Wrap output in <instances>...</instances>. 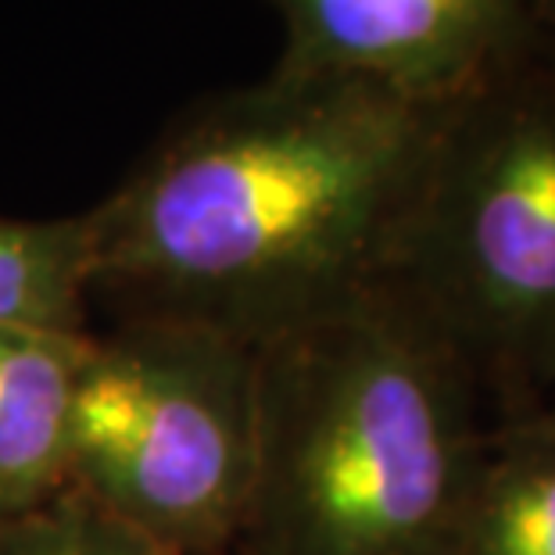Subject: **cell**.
<instances>
[{
    "mask_svg": "<svg viewBox=\"0 0 555 555\" xmlns=\"http://www.w3.org/2000/svg\"><path fill=\"white\" fill-rule=\"evenodd\" d=\"M444 108L273 68L191 104L87 208L93 298L244 345L387 276Z\"/></svg>",
    "mask_w": 555,
    "mask_h": 555,
    "instance_id": "6da1fadb",
    "label": "cell"
},
{
    "mask_svg": "<svg viewBox=\"0 0 555 555\" xmlns=\"http://www.w3.org/2000/svg\"><path fill=\"white\" fill-rule=\"evenodd\" d=\"M391 283L258 345L255 469L230 555H455L491 427Z\"/></svg>",
    "mask_w": 555,
    "mask_h": 555,
    "instance_id": "7a4b0ae2",
    "label": "cell"
},
{
    "mask_svg": "<svg viewBox=\"0 0 555 555\" xmlns=\"http://www.w3.org/2000/svg\"><path fill=\"white\" fill-rule=\"evenodd\" d=\"M384 283L474 376L494 423L555 395V57L448 104Z\"/></svg>",
    "mask_w": 555,
    "mask_h": 555,
    "instance_id": "3957f363",
    "label": "cell"
},
{
    "mask_svg": "<svg viewBox=\"0 0 555 555\" xmlns=\"http://www.w3.org/2000/svg\"><path fill=\"white\" fill-rule=\"evenodd\" d=\"M258 348L180 319L87 340L65 488L180 555H230L255 469Z\"/></svg>",
    "mask_w": 555,
    "mask_h": 555,
    "instance_id": "277c9868",
    "label": "cell"
},
{
    "mask_svg": "<svg viewBox=\"0 0 555 555\" xmlns=\"http://www.w3.org/2000/svg\"><path fill=\"white\" fill-rule=\"evenodd\" d=\"M283 22L276 68L351 79L448 108L545 54L541 0H269Z\"/></svg>",
    "mask_w": 555,
    "mask_h": 555,
    "instance_id": "5b68a950",
    "label": "cell"
},
{
    "mask_svg": "<svg viewBox=\"0 0 555 555\" xmlns=\"http://www.w3.org/2000/svg\"><path fill=\"white\" fill-rule=\"evenodd\" d=\"M90 334H0V519L65 488L68 412Z\"/></svg>",
    "mask_w": 555,
    "mask_h": 555,
    "instance_id": "8992f818",
    "label": "cell"
},
{
    "mask_svg": "<svg viewBox=\"0 0 555 555\" xmlns=\"http://www.w3.org/2000/svg\"><path fill=\"white\" fill-rule=\"evenodd\" d=\"M93 298L90 211L0 216V334H87Z\"/></svg>",
    "mask_w": 555,
    "mask_h": 555,
    "instance_id": "52a82bcc",
    "label": "cell"
},
{
    "mask_svg": "<svg viewBox=\"0 0 555 555\" xmlns=\"http://www.w3.org/2000/svg\"><path fill=\"white\" fill-rule=\"evenodd\" d=\"M455 555H555V437L494 423Z\"/></svg>",
    "mask_w": 555,
    "mask_h": 555,
    "instance_id": "ba28073f",
    "label": "cell"
},
{
    "mask_svg": "<svg viewBox=\"0 0 555 555\" xmlns=\"http://www.w3.org/2000/svg\"><path fill=\"white\" fill-rule=\"evenodd\" d=\"M0 555H180L73 488L0 519Z\"/></svg>",
    "mask_w": 555,
    "mask_h": 555,
    "instance_id": "9c48e42d",
    "label": "cell"
},
{
    "mask_svg": "<svg viewBox=\"0 0 555 555\" xmlns=\"http://www.w3.org/2000/svg\"><path fill=\"white\" fill-rule=\"evenodd\" d=\"M509 427H524V430H534V434L555 437V395H552V398H548L541 409L530 412V416H524V420H513Z\"/></svg>",
    "mask_w": 555,
    "mask_h": 555,
    "instance_id": "30bf717a",
    "label": "cell"
},
{
    "mask_svg": "<svg viewBox=\"0 0 555 555\" xmlns=\"http://www.w3.org/2000/svg\"><path fill=\"white\" fill-rule=\"evenodd\" d=\"M541 18H545V43L555 57V0H541Z\"/></svg>",
    "mask_w": 555,
    "mask_h": 555,
    "instance_id": "8fae6325",
    "label": "cell"
}]
</instances>
